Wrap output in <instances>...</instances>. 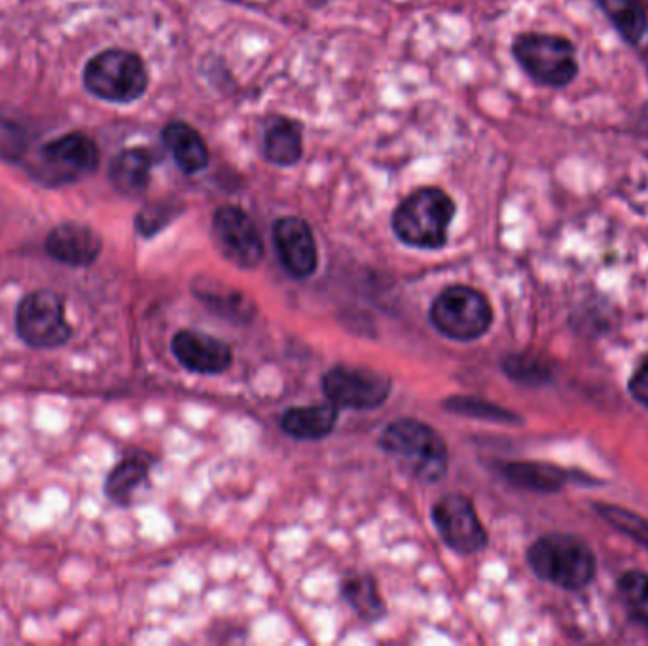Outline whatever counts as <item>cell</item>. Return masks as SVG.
<instances>
[{
  "instance_id": "6da1fadb",
  "label": "cell",
  "mask_w": 648,
  "mask_h": 646,
  "mask_svg": "<svg viewBox=\"0 0 648 646\" xmlns=\"http://www.w3.org/2000/svg\"><path fill=\"white\" fill-rule=\"evenodd\" d=\"M379 448L395 457L419 482L436 484L448 472V446L438 431L423 421H393L381 432Z\"/></svg>"
},
{
  "instance_id": "7a4b0ae2",
  "label": "cell",
  "mask_w": 648,
  "mask_h": 646,
  "mask_svg": "<svg viewBox=\"0 0 648 646\" xmlns=\"http://www.w3.org/2000/svg\"><path fill=\"white\" fill-rule=\"evenodd\" d=\"M455 211V201L442 188H419L396 207L393 232L408 247L438 251L448 243Z\"/></svg>"
},
{
  "instance_id": "3957f363",
  "label": "cell",
  "mask_w": 648,
  "mask_h": 646,
  "mask_svg": "<svg viewBox=\"0 0 648 646\" xmlns=\"http://www.w3.org/2000/svg\"><path fill=\"white\" fill-rule=\"evenodd\" d=\"M527 563L540 580L571 592L586 588L597 571L592 548L565 533H550L535 540L527 550Z\"/></svg>"
},
{
  "instance_id": "277c9868",
  "label": "cell",
  "mask_w": 648,
  "mask_h": 646,
  "mask_svg": "<svg viewBox=\"0 0 648 646\" xmlns=\"http://www.w3.org/2000/svg\"><path fill=\"white\" fill-rule=\"evenodd\" d=\"M512 54L523 71L548 88H565L578 74L575 44L565 36L520 35L514 40Z\"/></svg>"
},
{
  "instance_id": "5b68a950",
  "label": "cell",
  "mask_w": 648,
  "mask_h": 646,
  "mask_svg": "<svg viewBox=\"0 0 648 646\" xmlns=\"http://www.w3.org/2000/svg\"><path fill=\"white\" fill-rule=\"evenodd\" d=\"M431 323L450 340L474 341L489 330L493 309L480 290L455 285L440 292L432 302Z\"/></svg>"
},
{
  "instance_id": "8992f818",
  "label": "cell",
  "mask_w": 648,
  "mask_h": 646,
  "mask_svg": "<svg viewBox=\"0 0 648 646\" xmlns=\"http://www.w3.org/2000/svg\"><path fill=\"white\" fill-rule=\"evenodd\" d=\"M86 88L110 103H133L148 88V72L139 55L107 50L95 55L84 71Z\"/></svg>"
},
{
  "instance_id": "52a82bcc",
  "label": "cell",
  "mask_w": 648,
  "mask_h": 646,
  "mask_svg": "<svg viewBox=\"0 0 648 646\" xmlns=\"http://www.w3.org/2000/svg\"><path fill=\"white\" fill-rule=\"evenodd\" d=\"M16 330L21 340L35 349H55L71 340L65 302L52 290H35L19 302Z\"/></svg>"
},
{
  "instance_id": "ba28073f",
  "label": "cell",
  "mask_w": 648,
  "mask_h": 646,
  "mask_svg": "<svg viewBox=\"0 0 648 646\" xmlns=\"http://www.w3.org/2000/svg\"><path fill=\"white\" fill-rule=\"evenodd\" d=\"M321 385L328 402L338 408L376 410L391 395L393 381L370 368L338 364L324 374Z\"/></svg>"
},
{
  "instance_id": "9c48e42d",
  "label": "cell",
  "mask_w": 648,
  "mask_h": 646,
  "mask_svg": "<svg viewBox=\"0 0 648 646\" xmlns=\"http://www.w3.org/2000/svg\"><path fill=\"white\" fill-rule=\"evenodd\" d=\"M432 523L444 544L459 556H472L487 546V531L467 495L451 493L432 506Z\"/></svg>"
},
{
  "instance_id": "30bf717a",
  "label": "cell",
  "mask_w": 648,
  "mask_h": 646,
  "mask_svg": "<svg viewBox=\"0 0 648 646\" xmlns=\"http://www.w3.org/2000/svg\"><path fill=\"white\" fill-rule=\"evenodd\" d=\"M213 241L230 264L254 270L264 258V243L251 216L234 205H224L213 216Z\"/></svg>"
},
{
  "instance_id": "8fae6325",
  "label": "cell",
  "mask_w": 648,
  "mask_h": 646,
  "mask_svg": "<svg viewBox=\"0 0 648 646\" xmlns=\"http://www.w3.org/2000/svg\"><path fill=\"white\" fill-rule=\"evenodd\" d=\"M273 243L283 268L294 279H309L319 266L311 226L300 216H283L273 224Z\"/></svg>"
},
{
  "instance_id": "7c38bea8",
  "label": "cell",
  "mask_w": 648,
  "mask_h": 646,
  "mask_svg": "<svg viewBox=\"0 0 648 646\" xmlns=\"http://www.w3.org/2000/svg\"><path fill=\"white\" fill-rule=\"evenodd\" d=\"M171 351L180 364L201 376H218L232 366V349L226 341L203 332L180 330L171 341Z\"/></svg>"
},
{
  "instance_id": "4fadbf2b",
  "label": "cell",
  "mask_w": 648,
  "mask_h": 646,
  "mask_svg": "<svg viewBox=\"0 0 648 646\" xmlns=\"http://www.w3.org/2000/svg\"><path fill=\"white\" fill-rule=\"evenodd\" d=\"M101 247V237L78 222L57 226L46 239L48 254L57 262L72 268L91 266L99 258Z\"/></svg>"
},
{
  "instance_id": "5bb4252c",
  "label": "cell",
  "mask_w": 648,
  "mask_h": 646,
  "mask_svg": "<svg viewBox=\"0 0 648 646\" xmlns=\"http://www.w3.org/2000/svg\"><path fill=\"white\" fill-rule=\"evenodd\" d=\"M42 160L63 175V180L76 179L95 171L99 163V150L86 135L69 133L46 144L42 148Z\"/></svg>"
},
{
  "instance_id": "9a60e30c",
  "label": "cell",
  "mask_w": 648,
  "mask_h": 646,
  "mask_svg": "<svg viewBox=\"0 0 648 646\" xmlns=\"http://www.w3.org/2000/svg\"><path fill=\"white\" fill-rule=\"evenodd\" d=\"M163 144L171 152L180 171L188 175H196L203 169H207L211 160L209 148L203 141V137L199 135L198 129H194L190 124L171 122L163 129Z\"/></svg>"
},
{
  "instance_id": "2e32d148",
  "label": "cell",
  "mask_w": 648,
  "mask_h": 646,
  "mask_svg": "<svg viewBox=\"0 0 648 646\" xmlns=\"http://www.w3.org/2000/svg\"><path fill=\"white\" fill-rule=\"evenodd\" d=\"M336 423L338 406H334L332 402L290 408L281 417V429L296 440H321L334 431Z\"/></svg>"
},
{
  "instance_id": "e0dca14e",
  "label": "cell",
  "mask_w": 648,
  "mask_h": 646,
  "mask_svg": "<svg viewBox=\"0 0 648 646\" xmlns=\"http://www.w3.org/2000/svg\"><path fill=\"white\" fill-rule=\"evenodd\" d=\"M152 175V156L144 148H127L110 163V180L114 188L129 196H141L146 192Z\"/></svg>"
},
{
  "instance_id": "ac0fdd59",
  "label": "cell",
  "mask_w": 648,
  "mask_h": 646,
  "mask_svg": "<svg viewBox=\"0 0 648 646\" xmlns=\"http://www.w3.org/2000/svg\"><path fill=\"white\" fill-rule=\"evenodd\" d=\"M501 472L510 484L535 493H556L569 482V474L563 468L548 463L514 461L503 465Z\"/></svg>"
},
{
  "instance_id": "d6986e66",
  "label": "cell",
  "mask_w": 648,
  "mask_h": 646,
  "mask_svg": "<svg viewBox=\"0 0 648 646\" xmlns=\"http://www.w3.org/2000/svg\"><path fill=\"white\" fill-rule=\"evenodd\" d=\"M304 135L294 120H279L268 129L264 139V158L277 167H290L302 160Z\"/></svg>"
},
{
  "instance_id": "ffe728a7",
  "label": "cell",
  "mask_w": 648,
  "mask_h": 646,
  "mask_svg": "<svg viewBox=\"0 0 648 646\" xmlns=\"http://www.w3.org/2000/svg\"><path fill=\"white\" fill-rule=\"evenodd\" d=\"M342 595L349 607L357 612L364 622H378L387 614V607L379 595L378 584L370 575L345 578L342 582Z\"/></svg>"
},
{
  "instance_id": "44dd1931",
  "label": "cell",
  "mask_w": 648,
  "mask_h": 646,
  "mask_svg": "<svg viewBox=\"0 0 648 646\" xmlns=\"http://www.w3.org/2000/svg\"><path fill=\"white\" fill-rule=\"evenodd\" d=\"M150 472V459L143 453H133L122 459L108 474L105 491L116 503L126 504L133 491L143 484Z\"/></svg>"
},
{
  "instance_id": "7402d4cb",
  "label": "cell",
  "mask_w": 648,
  "mask_h": 646,
  "mask_svg": "<svg viewBox=\"0 0 648 646\" xmlns=\"http://www.w3.org/2000/svg\"><path fill=\"white\" fill-rule=\"evenodd\" d=\"M599 4L618 33L630 44H639L647 35V12L639 0H599Z\"/></svg>"
},
{
  "instance_id": "603a6c76",
  "label": "cell",
  "mask_w": 648,
  "mask_h": 646,
  "mask_svg": "<svg viewBox=\"0 0 648 646\" xmlns=\"http://www.w3.org/2000/svg\"><path fill=\"white\" fill-rule=\"evenodd\" d=\"M442 408L455 415L484 419L493 423H508V425L522 423V417L518 413L510 412L499 404L487 402L484 398H476V396H450L442 402Z\"/></svg>"
},
{
  "instance_id": "cb8c5ba5",
  "label": "cell",
  "mask_w": 648,
  "mask_h": 646,
  "mask_svg": "<svg viewBox=\"0 0 648 646\" xmlns=\"http://www.w3.org/2000/svg\"><path fill=\"white\" fill-rule=\"evenodd\" d=\"M199 302H203L209 309H213L216 315L228 317L235 323H247L254 315V306L247 296H243L237 290H209L201 288L194 290Z\"/></svg>"
},
{
  "instance_id": "d4e9b609",
  "label": "cell",
  "mask_w": 648,
  "mask_h": 646,
  "mask_svg": "<svg viewBox=\"0 0 648 646\" xmlns=\"http://www.w3.org/2000/svg\"><path fill=\"white\" fill-rule=\"evenodd\" d=\"M618 592L631 618L648 628V575L630 571L620 578Z\"/></svg>"
},
{
  "instance_id": "484cf974",
  "label": "cell",
  "mask_w": 648,
  "mask_h": 646,
  "mask_svg": "<svg viewBox=\"0 0 648 646\" xmlns=\"http://www.w3.org/2000/svg\"><path fill=\"white\" fill-rule=\"evenodd\" d=\"M503 370L506 376L512 381L527 385V387H539L546 381H550V368L546 366L544 360L535 357V355H508L503 360Z\"/></svg>"
},
{
  "instance_id": "4316f807",
  "label": "cell",
  "mask_w": 648,
  "mask_h": 646,
  "mask_svg": "<svg viewBox=\"0 0 648 646\" xmlns=\"http://www.w3.org/2000/svg\"><path fill=\"white\" fill-rule=\"evenodd\" d=\"M595 510L603 520L611 523V527L616 531L624 533L626 537L639 542L648 550V520L614 504H595Z\"/></svg>"
},
{
  "instance_id": "83f0119b",
  "label": "cell",
  "mask_w": 648,
  "mask_h": 646,
  "mask_svg": "<svg viewBox=\"0 0 648 646\" xmlns=\"http://www.w3.org/2000/svg\"><path fill=\"white\" fill-rule=\"evenodd\" d=\"M173 216H175V211L171 205H163V203L148 205L137 216V230L144 237H152V235L162 232L163 228L173 220Z\"/></svg>"
},
{
  "instance_id": "f1b7e54d",
  "label": "cell",
  "mask_w": 648,
  "mask_h": 646,
  "mask_svg": "<svg viewBox=\"0 0 648 646\" xmlns=\"http://www.w3.org/2000/svg\"><path fill=\"white\" fill-rule=\"evenodd\" d=\"M630 395L641 404L648 408V359L639 364V368L633 372L630 383H628Z\"/></svg>"
},
{
  "instance_id": "f546056e",
  "label": "cell",
  "mask_w": 648,
  "mask_h": 646,
  "mask_svg": "<svg viewBox=\"0 0 648 646\" xmlns=\"http://www.w3.org/2000/svg\"><path fill=\"white\" fill-rule=\"evenodd\" d=\"M328 0H307V4H313V6H321V4H326Z\"/></svg>"
}]
</instances>
